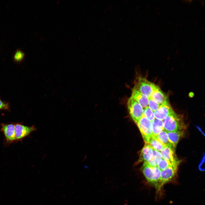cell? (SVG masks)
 <instances>
[{
  "label": "cell",
  "instance_id": "836d02e7",
  "mask_svg": "<svg viewBox=\"0 0 205 205\" xmlns=\"http://www.w3.org/2000/svg\"><path fill=\"white\" fill-rule=\"evenodd\" d=\"M130 17H128L127 18V20H130Z\"/></svg>",
  "mask_w": 205,
  "mask_h": 205
},
{
  "label": "cell",
  "instance_id": "6da1fadb",
  "mask_svg": "<svg viewBox=\"0 0 205 205\" xmlns=\"http://www.w3.org/2000/svg\"><path fill=\"white\" fill-rule=\"evenodd\" d=\"M141 171L147 182L159 190L161 170L157 166H152L144 162L141 167Z\"/></svg>",
  "mask_w": 205,
  "mask_h": 205
},
{
  "label": "cell",
  "instance_id": "4fadbf2b",
  "mask_svg": "<svg viewBox=\"0 0 205 205\" xmlns=\"http://www.w3.org/2000/svg\"><path fill=\"white\" fill-rule=\"evenodd\" d=\"M167 132L169 141L175 149L180 139L183 136L184 130H178L175 131Z\"/></svg>",
  "mask_w": 205,
  "mask_h": 205
},
{
  "label": "cell",
  "instance_id": "74e56055",
  "mask_svg": "<svg viewBox=\"0 0 205 205\" xmlns=\"http://www.w3.org/2000/svg\"><path fill=\"white\" fill-rule=\"evenodd\" d=\"M124 32V30H123L122 31V32H121V34H122Z\"/></svg>",
  "mask_w": 205,
  "mask_h": 205
},
{
  "label": "cell",
  "instance_id": "83f0119b",
  "mask_svg": "<svg viewBox=\"0 0 205 205\" xmlns=\"http://www.w3.org/2000/svg\"><path fill=\"white\" fill-rule=\"evenodd\" d=\"M139 6L138 5L136 7L135 9H136V10H137V9H138L139 8Z\"/></svg>",
  "mask_w": 205,
  "mask_h": 205
},
{
  "label": "cell",
  "instance_id": "b9f144b4",
  "mask_svg": "<svg viewBox=\"0 0 205 205\" xmlns=\"http://www.w3.org/2000/svg\"><path fill=\"white\" fill-rule=\"evenodd\" d=\"M112 11H113L112 10H111L110 12V13H111L112 12Z\"/></svg>",
  "mask_w": 205,
  "mask_h": 205
},
{
  "label": "cell",
  "instance_id": "f1b7e54d",
  "mask_svg": "<svg viewBox=\"0 0 205 205\" xmlns=\"http://www.w3.org/2000/svg\"><path fill=\"white\" fill-rule=\"evenodd\" d=\"M129 0H125L124 1V2L125 3H126L129 1Z\"/></svg>",
  "mask_w": 205,
  "mask_h": 205
},
{
  "label": "cell",
  "instance_id": "5b68a950",
  "mask_svg": "<svg viewBox=\"0 0 205 205\" xmlns=\"http://www.w3.org/2000/svg\"><path fill=\"white\" fill-rule=\"evenodd\" d=\"M136 124L144 142L148 144L149 139L153 135L151 122L143 115Z\"/></svg>",
  "mask_w": 205,
  "mask_h": 205
},
{
  "label": "cell",
  "instance_id": "4316f807",
  "mask_svg": "<svg viewBox=\"0 0 205 205\" xmlns=\"http://www.w3.org/2000/svg\"><path fill=\"white\" fill-rule=\"evenodd\" d=\"M111 30H112L110 28H109L108 29V32H110L111 31Z\"/></svg>",
  "mask_w": 205,
  "mask_h": 205
},
{
  "label": "cell",
  "instance_id": "8992f818",
  "mask_svg": "<svg viewBox=\"0 0 205 205\" xmlns=\"http://www.w3.org/2000/svg\"><path fill=\"white\" fill-rule=\"evenodd\" d=\"M1 125V131L3 133L4 135L5 145H9L15 142V123H2Z\"/></svg>",
  "mask_w": 205,
  "mask_h": 205
},
{
  "label": "cell",
  "instance_id": "5bb4252c",
  "mask_svg": "<svg viewBox=\"0 0 205 205\" xmlns=\"http://www.w3.org/2000/svg\"><path fill=\"white\" fill-rule=\"evenodd\" d=\"M150 98L160 105L168 101L166 95L159 87L153 91Z\"/></svg>",
  "mask_w": 205,
  "mask_h": 205
},
{
  "label": "cell",
  "instance_id": "7dc6e473",
  "mask_svg": "<svg viewBox=\"0 0 205 205\" xmlns=\"http://www.w3.org/2000/svg\"><path fill=\"white\" fill-rule=\"evenodd\" d=\"M100 33H101V32H99V33H98V34H99V35Z\"/></svg>",
  "mask_w": 205,
  "mask_h": 205
},
{
  "label": "cell",
  "instance_id": "8fae6325",
  "mask_svg": "<svg viewBox=\"0 0 205 205\" xmlns=\"http://www.w3.org/2000/svg\"><path fill=\"white\" fill-rule=\"evenodd\" d=\"M131 97L143 108L148 107L149 101L148 97L134 88L132 89Z\"/></svg>",
  "mask_w": 205,
  "mask_h": 205
},
{
  "label": "cell",
  "instance_id": "7a4b0ae2",
  "mask_svg": "<svg viewBox=\"0 0 205 205\" xmlns=\"http://www.w3.org/2000/svg\"><path fill=\"white\" fill-rule=\"evenodd\" d=\"M163 122L164 130L167 132L184 130L185 128L182 116L175 112L168 115Z\"/></svg>",
  "mask_w": 205,
  "mask_h": 205
},
{
  "label": "cell",
  "instance_id": "e0dca14e",
  "mask_svg": "<svg viewBox=\"0 0 205 205\" xmlns=\"http://www.w3.org/2000/svg\"><path fill=\"white\" fill-rule=\"evenodd\" d=\"M147 144L153 149L159 151H161L165 147L153 135L149 139Z\"/></svg>",
  "mask_w": 205,
  "mask_h": 205
},
{
  "label": "cell",
  "instance_id": "8d00e7d4",
  "mask_svg": "<svg viewBox=\"0 0 205 205\" xmlns=\"http://www.w3.org/2000/svg\"><path fill=\"white\" fill-rule=\"evenodd\" d=\"M136 35V34H135V35L134 34V35L132 36V38H134V37H135Z\"/></svg>",
  "mask_w": 205,
  "mask_h": 205
},
{
  "label": "cell",
  "instance_id": "ba28073f",
  "mask_svg": "<svg viewBox=\"0 0 205 205\" xmlns=\"http://www.w3.org/2000/svg\"><path fill=\"white\" fill-rule=\"evenodd\" d=\"M178 164H173L161 171L159 190L163 185L171 181L175 177L178 170Z\"/></svg>",
  "mask_w": 205,
  "mask_h": 205
},
{
  "label": "cell",
  "instance_id": "30bf717a",
  "mask_svg": "<svg viewBox=\"0 0 205 205\" xmlns=\"http://www.w3.org/2000/svg\"><path fill=\"white\" fill-rule=\"evenodd\" d=\"M174 149L165 147L160 152L162 158L167 160L172 164H179L180 162L177 159Z\"/></svg>",
  "mask_w": 205,
  "mask_h": 205
},
{
  "label": "cell",
  "instance_id": "c3c4849f",
  "mask_svg": "<svg viewBox=\"0 0 205 205\" xmlns=\"http://www.w3.org/2000/svg\"><path fill=\"white\" fill-rule=\"evenodd\" d=\"M135 16H136V15H134V17H135Z\"/></svg>",
  "mask_w": 205,
  "mask_h": 205
},
{
  "label": "cell",
  "instance_id": "ac0fdd59",
  "mask_svg": "<svg viewBox=\"0 0 205 205\" xmlns=\"http://www.w3.org/2000/svg\"><path fill=\"white\" fill-rule=\"evenodd\" d=\"M162 159L160 152L153 149L152 157L149 160L145 162L151 166H157Z\"/></svg>",
  "mask_w": 205,
  "mask_h": 205
},
{
  "label": "cell",
  "instance_id": "681fc988",
  "mask_svg": "<svg viewBox=\"0 0 205 205\" xmlns=\"http://www.w3.org/2000/svg\"><path fill=\"white\" fill-rule=\"evenodd\" d=\"M119 48H118V50H119Z\"/></svg>",
  "mask_w": 205,
  "mask_h": 205
},
{
  "label": "cell",
  "instance_id": "d6986e66",
  "mask_svg": "<svg viewBox=\"0 0 205 205\" xmlns=\"http://www.w3.org/2000/svg\"><path fill=\"white\" fill-rule=\"evenodd\" d=\"M143 115L148 119L151 122L154 120V113L148 107L145 108Z\"/></svg>",
  "mask_w": 205,
  "mask_h": 205
},
{
  "label": "cell",
  "instance_id": "52a82bcc",
  "mask_svg": "<svg viewBox=\"0 0 205 205\" xmlns=\"http://www.w3.org/2000/svg\"><path fill=\"white\" fill-rule=\"evenodd\" d=\"M36 130V128L34 126H29L23 125L21 123H15L16 142L22 141Z\"/></svg>",
  "mask_w": 205,
  "mask_h": 205
},
{
  "label": "cell",
  "instance_id": "1f68e13d",
  "mask_svg": "<svg viewBox=\"0 0 205 205\" xmlns=\"http://www.w3.org/2000/svg\"><path fill=\"white\" fill-rule=\"evenodd\" d=\"M105 34H106V33H104L103 34V35L102 36V38H103V37L104 36H105Z\"/></svg>",
  "mask_w": 205,
  "mask_h": 205
},
{
  "label": "cell",
  "instance_id": "2e32d148",
  "mask_svg": "<svg viewBox=\"0 0 205 205\" xmlns=\"http://www.w3.org/2000/svg\"><path fill=\"white\" fill-rule=\"evenodd\" d=\"M151 124L153 135L154 136H157L161 132L164 130L163 120L155 118L153 121L151 122Z\"/></svg>",
  "mask_w": 205,
  "mask_h": 205
},
{
  "label": "cell",
  "instance_id": "bcb514c9",
  "mask_svg": "<svg viewBox=\"0 0 205 205\" xmlns=\"http://www.w3.org/2000/svg\"><path fill=\"white\" fill-rule=\"evenodd\" d=\"M122 44V42L120 43L119 44V46H120Z\"/></svg>",
  "mask_w": 205,
  "mask_h": 205
},
{
  "label": "cell",
  "instance_id": "44dd1931",
  "mask_svg": "<svg viewBox=\"0 0 205 205\" xmlns=\"http://www.w3.org/2000/svg\"><path fill=\"white\" fill-rule=\"evenodd\" d=\"M148 105L149 108L154 112L159 108L160 106L150 98H149Z\"/></svg>",
  "mask_w": 205,
  "mask_h": 205
},
{
  "label": "cell",
  "instance_id": "ab89813d",
  "mask_svg": "<svg viewBox=\"0 0 205 205\" xmlns=\"http://www.w3.org/2000/svg\"><path fill=\"white\" fill-rule=\"evenodd\" d=\"M109 9V6L107 7V8L106 9L107 11L108 9Z\"/></svg>",
  "mask_w": 205,
  "mask_h": 205
},
{
  "label": "cell",
  "instance_id": "9c48e42d",
  "mask_svg": "<svg viewBox=\"0 0 205 205\" xmlns=\"http://www.w3.org/2000/svg\"><path fill=\"white\" fill-rule=\"evenodd\" d=\"M174 112L167 101L161 105L159 108L154 112V114L155 118L163 120Z\"/></svg>",
  "mask_w": 205,
  "mask_h": 205
},
{
  "label": "cell",
  "instance_id": "277c9868",
  "mask_svg": "<svg viewBox=\"0 0 205 205\" xmlns=\"http://www.w3.org/2000/svg\"><path fill=\"white\" fill-rule=\"evenodd\" d=\"M127 106L131 118L136 123L143 115V108L131 97L128 100Z\"/></svg>",
  "mask_w": 205,
  "mask_h": 205
},
{
  "label": "cell",
  "instance_id": "3957f363",
  "mask_svg": "<svg viewBox=\"0 0 205 205\" xmlns=\"http://www.w3.org/2000/svg\"><path fill=\"white\" fill-rule=\"evenodd\" d=\"M159 87L157 85L149 81L146 78L139 77L134 88L149 98L153 91Z\"/></svg>",
  "mask_w": 205,
  "mask_h": 205
},
{
  "label": "cell",
  "instance_id": "4dcf8cb0",
  "mask_svg": "<svg viewBox=\"0 0 205 205\" xmlns=\"http://www.w3.org/2000/svg\"><path fill=\"white\" fill-rule=\"evenodd\" d=\"M149 5H147V6L146 7V8H145V9H148L149 8Z\"/></svg>",
  "mask_w": 205,
  "mask_h": 205
},
{
  "label": "cell",
  "instance_id": "60d3db41",
  "mask_svg": "<svg viewBox=\"0 0 205 205\" xmlns=\"http://www.w3.org/2000/svg\"><path fill=\"white\" fill-rule=\"evenodd\" d=\"M118 6L116 7L115 8V9L116 10L118 9Z\"/></svg>",
  "mask_w": 205,
  "mask_h": 205
},
{
  "label": "cell",
  "instance_id": "ee69618b",
  "mask_svg": "<svg viewBox=\"0 0 205 205\" xmlns=\"http://www.w3.org/2000/svg\"><path fill=\"white\" fill-rule=\"evenodd\" d=\"M130 40H129V41H128V44H129V43H130Z\"/></svg>",
  "mask_w": 205,
  "mask_h": 205
},
{
  "label": "cell",
  "instance_id": "7402d4cb",
  "mask_svg": "<svg viewBox=\"0 0 205 205\" xmlns=\"http://www.w3.org/2000/svg\"><path fill=\"white\" fill-rule=\"evenodd\" d=\"M24 54L20 50L16 52L14 56V59L16 62L21 61L23 58Z\"/></svg>",
  "mask_w": 205,
  "mask_h": 205
},
{
  "label": "cell",
  "instance_id": "f546056e",
  "mask_svg": "<svg viewBox=\"0 0 205 205\" xmlns=\"http://www.w3.org/2000/svg\"><path fill=\"white\" fill-rule=\"evenodd\" d=\"M123 19V17H121L120 18L119 20H120V21H121V20H122V19Z\"/></svg>",
  "mask_w": 205,
  "mask_h": 205
},
{
  "label": "cell",
  "instance_id": "d4e9b609",
  "mask_svg": "<svg viewBox=\"0 0 205 205\" xmlns=\"http://www.w3.org/2000/svg\"><path fill=\"white\" fill-rule=\"evenodd\" d=\"M130 28H131L130 27H129V28H128V31L127 32V34H128L130 32Z\"/></svg>",
  "mask_w": 205,
  "mask_h": 205
},
{
  "label": "cell",
  "instance_id": "f6af8a7d",
  "mask_svg": "<svg viewBox=\"0 0 205 205\" xmlns=\"http://www.w3.org/2000/svg\"><path fill=\"white\" fill-rule=\"evenodd\" d=\"M110 54V52H109L108 53V55H109Z\"/></svg>",
  "mask_w": 205,
  "mask_h": 205
},
{
  "label": "cell",
  "instance_id": "ffe728a7",
  "mask_svg": "<svg viewBox=\"0 0 205 205\" xmlns=\"http://www.w3.org/2000/svg\"><path fill=\"white\" fill-rule=\"evenodd\" d=\"M172 165L173 164H171L167 160L162 158L157 166L161 171Z\"/></svg>",
  "mask_w": 205,
  "mask_h": 205
},
{
  "label": "cell",
  "instance_id": "7bdbcfd3",
  "mask_svg": "<svg viewBox=\"0 0 205 205\" xmlns=\"http://www.w3.org/2000/svg\"><path fill=\"white\" fill-rule=\"evenodd\" d=\"M96 6V5H94V6L93 7V8H94Z\"/></svg>",
  "mask_w": 205,
  "mask_h": 205
},
{
  "label": "cell",
  "instance_id": "d590c367",
  "mask_svg": "<svg viewBox=\"0 0 205 205\" xmlns=\"http://www.w3.org/2000/svg\"><path fill=\"white\" fill-rule=\"evenodd\" d=\"M103 22V20H102L100 24V25Z\"/></svg>",
  "mask_w": 205,
  "mask_h": 205
},
{
  "label": "cell",
  "instance_id": "f35d334b",
  "mask_svg": "<svg viewBox=\"0 0 205 205\" xmlns=\"http://www.w3.org/2000/svg\"><path fill=\"white\" fill-rule=\"evenodd\" d=\"M107 11V10H106V9L104 11V13H106V12Z\"/></svg>",
  "mask_w": 205,
  "mask_h": 205
},
{
  "label": "cell",
  "instance_id": "e575fe53",
  "mask_svg": "<svg viewBox=\"0 0 205 205\" xmlns=\"http://www.w3.org/2000/svg\"><path fill=\"white\" fill-rule=\"evenodd\" d=\"M104 26V24H103L102 25L101 27L102 28H103Z\"/></svg>",
  "mask_w": 205,
  "mask_h": 205
},
{
  "label": "cell",
  "instance_id": "cb8c5ba5",
  "mask_svg": "<svg viewBox=\"0 0 205 205\" xmlns=\"http://www.w3.org/2000/svg\"><path fill=\"white\" fill-rule=\"evenodd\" d=\"M200 1L201 6L202 7H203L205 4L204 1L203 0H201Z\"/></svg>",
  "mask_w": 205,
  "mask_h": 205
},
{
  "label": "cell",
  "instance_id": "d6a6232c",
  "mask_svg": "<svg viewBox=\"0 0 205 205\" xmlns=\"http://www.w3.org/2000/svg\"><path fill=\"white\" fill-rule=\"evenodd\" d=\"M104 44H105L104 43H102L101 44V46H104Z\"/></svg>",
  "mask_w": 205,
  "mask_h": 205
},
{
  "label": "cell",
  "instance_id": "484cf974",
  "mask_svg": "<svg viewBox=\"0 0 205 205\" xmlns=\"http://www.w3.org/2000/svg\"><path fill=\"white\" fill-rule=\"evenodd\" d=\"M109 6V9L111 10H112V5H110Z\"/></svg>",
  "mask_w": 205,
  "mask_h": 205
},
{
  "label": "cell",
  "instance_id": "603a6c76",
  "mask_svg": "<svg viewBox=\"0 0 205 205\" xmlns=\"http://www.w3.org/2000/svg\"><path fill=\"white\" fill-rule=\"evenodd\" d=\"M9 110V103L2 101L0 99V110Z\"/></svg>",
  "mask_w": 205,
  "mask_h": 205
},
{
  "label": "cell",
  "instance_id": "9a60e30c",
  "mask_svg": "<svg viewBox=\"0 0 205 205\" xmlns=\"http://www.w3.org/2000/svg\"><path fill=\"white\" fill-rule=\"evenodd\" d=\"M155 136L165 147H169L174 149L173 145L169 141L167 132L163 130Z\"/></svg>",
  "mask_w": 205,
  "mask_h": 205
},
{
  "label": "cell",
  "instance_id": "7c38bea8",
  "mask_svg": "<svg viewBox=\"0 0 205 205\" xmlns=\"http://www.w3.org/2000/svg\"><path fill=\"white\" fill-rule=\"evenodd\" d=\"M153 152V149L149 144L145 143L141 150L138 163L148 161L152 157Z\"/></svg>",
  "mask_w": 205,
  "mask_h": 205
}]
</instances>
